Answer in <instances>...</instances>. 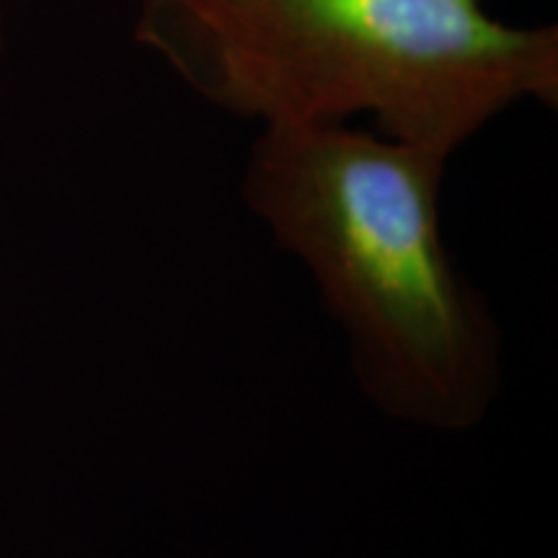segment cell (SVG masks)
<instances>
[{
	"mask_svg": "<svg viewBox=\"0 0 558 558\" xmlns=\"http://www.w3.org/2000/svg\"><path fill=\"white\" fill-rule=\"evenodd\" d=\"M450 156L349 124L262 128L241 197L308 271L362 396L393 422L469 432L501 390V331L445 246Z\"/></svg>",
	"mask_w": 558,
	"mask_h": 558,
	"instance_id": "1",
	"label": "cell"
},
{
	"mask_svg": "<svg viewBox=\"0 0 558 558\" xmlns=\"http://www.w3.org/2000/svg\"><path fill=\"white\" fill-rule=\"evenodd\" d=\"M137 45L262 128L349 124L452 156L520 101L558 104V29L481 0H140Z\"/></svg>",
	"mask_w": 558,
	"mask_h": 558,
	"instance_id": "2",
	"label": "cell"
}]
</instances>
